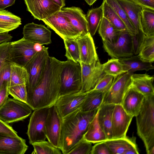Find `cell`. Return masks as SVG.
<instances>
[{"label": "cell", "mask_w": 154, "mask_h": 154, "mask_svg": "<svg viewBox=\"0 0 154 154\" xmlns=\"http://www.w3.org/2000/svg\"><path fill=\"white\" fill-rule=\"evenodd\" d=\"M86 16L89 32L93 36L98 29L103 17L102 4L99 7L89 10Z\"/></svg>", "instance_id": "33"}, {"label": "cell", "mask_w": 154, "mask_h": 154, "mask_svg": "<svg viewBox=\"0 0 154 154\" xmlns=\"http://www.w3.org/2000/svg\"><path fill=\"white\" fill-rule=\"evenodd\" d=\"M48 49V47L42 46V50L37 52L25 66L28 74L26 85L27 96L33 92L40 81L49 57Z\"/></svg>", "instance_id": "5"}, {"label": "cell", "mask_w": 154, "mask_h": 154, "mask_svg": "<svg viewBox=\"0 0 154 154\" xmlns=\"http://www.w3.org/2000/svg\"><path fill=\"white\" fill-rule=\"evenodd\" d=\"M113 9L125 25L128 31L132 35L136 34V31L123 9L117 0H104Z\"/></svg>", "instance_id": "38"}, {"label": "cell", "mask_w": 154, "mask_h": 154, "mask_svg": "<svg viewBox=\"0 0 154 154\" xmlns=\"http://www.w3.org/2000/svg\"><path fill=\"white\" fill-rule=\"evenodd\" d=\"M86 93L78 92L59 97L54 105L62 119L80 108Z\"/></svg>", "instance_id": "14"}, {"label": "cell", "mask_w": 154, "mask_h": 154, "mask_svg": "<svg viewBox=\"0 0 154 154\" xmlns=\"http://www.w3.org/2000/svg\"><path fill=\"white\" fill-rule=\"evenodd\" d=\"M61 11L79 31L80 36L85 35L89 32L86 15L81 8L74 6L63 7Z\"/></svg>", "instance_id": "20"}, {"label": "cell", "mask_w": 154, "mask_h": 154, "mask_svg": "<svg viewBox=\"0 0 154 154\" xmlns=\"http://www.w3.org/2000/svg\"><path fill=\"white\" fill-rule=\"evenodd\" d=\"M112 154H125L131 146L136 144L133 138L125 137L107 140L104 141Z\"/></svg>", "instance_id": "29"}, {"label": "cell", "mask_w": 154, "mask_h": 154, "mask_svg": "<svg viewBox=\"0 0 154 154\" xmlns=\"http://www.w3.org/2000/svg\"><path fill=\"white\" fill-rule=\"evenodd\" d=\"M49 108L37 109L32 113L26 132L30 144L45 140V124Z\"/></svg>", "instance_id": "7"}, {"label": "cell", "mask_w": 154, "mask_h": 154, "mask_svg": "<svg viewBox=\"0 0 154 154\" xmlns=\"http://www.w3.org/2000/svg\"><path fill=\"white\" fill-rule=\"evenodd\" d=\"M102 64L105 74L113 78L127 72L123 65L119 59L112 58Z\"/></svg>", "instance_id": "37"}, {"label": "cell", "mask_w": 154, "mask_h": 154, "mask_svg": "<svg viewBox=\"0 0 154 154\" xmlns=\"http://www.w3.org/2000/svg\"><path fill=\"white\" fill-rule=\"evenodd\" d=\"M153 76L147 74H134L131 75V86L144 96L154 95Z\"/></svg>", "instance_id": "23"}, {"label": "cell", "mask_w": 154, "mask_h": 154, "mask_svg": "<svg viewBox=\"0 0 154 154\" xmlns=\"http://www.w3.org/2000/svg\"><path fill=\"white\" fill-rule=\"evenodd\" d=\"M11 61L6 62L0 71V88L5 82L7 83L9 81L11 74Z\"/></svg>", "instance_id": "44"}, {"label": "cell", "mask_w": 154, "mask_h": 154, "mask_svg": "<svg viewBox=\"0 0 154 154\" xmlns=\"http://www.w3.org/2000/svg\"><path fill=\"white\" fill-rule=\"evenodd\" d=\"M82 87L80 63L69 60L62 61L59 97L78 93Z\"/></svg>", "instance_id": "4"}, {"label": "cell", "mask_w": 154, "mask_h": 154, "mask_svg": "<svg viewBox=\"0 0 154 154\" xmlns=\"http://www.w3.org/2000/svg\"><path fill=\"white\" fill-rule=\"evenodd\" d=\"M144 97L143 95L131 85L125 93L121 105L128 114L134 117L139 112Z\"/></svg>", "instance_id": "21"}, {"label": "cell", "mask_w": 154, "mask_h": 154, "mask_svg": "<svg viewBox=\"0 0 154 154\" xmlns=\"http://www.w3.org/2000/svg\"><path fill=\"white\" fill-rule=\"evenodd\" d=\"M76 39L79 47L80 63L91 65L99 60L92 36L89 32L78 36Z\"/></svg>", "instance_id": "18"}, {"label": "cell", "mask_w": 154, "mask_h": 154, "mask_svg": "<svg viewBox=\"0 0 154 154\" xmlns=\"http://www.w3.org/2000/svg\"><path fill=\"white\" fill-rule=\"evenodd\" d=\"M131 75L126 72L113 78L110 88L104 94L102 104L121 105L125 93L131 85Z\"/></svg>", "instance_id": "10"}, {"label": "cell", "mask_w": 154, "mask_h": 154, "mask_svg": "<svg viewBox=\"0 0 154 154\" xmlns=\"http://www.w3.org/2000/svg\"><path fill=\"white\" fill-rule=\"evenodd\" d=\"M76 38H66L63 39L66 50L65 56L68 60L80 63L79 49Z\"/></svg>", "instance_id": "36"}, {"label": "cell", "mask_w": 154, "mask_h": 154, "mask_svg": "<svg viewBox=\"0 0 154 154\" xmlns=\"http://www.w3.org/2000/svg\"><path fill=\"white\" fill-rule=\"evenodd\" d=\"M42 21L63 39L66 38H76L80 35L61 10Z\"/></svg>", "instance_id": "11"}, {"label": "cell", "mask_w": 154, "mask_h": 154, "mask_svg": "<svg viewBox=\"0 0 154 154\" xmlns=\"http://www.w3.org/2000/svg\"><path fill=\"white\" fill-rule=\"evenodd\" d=\"M117 1L125 11L134 27L137 33H139L141 31L139 27V17L143 8L131 0Z\"/></svg>", "instance_id": "25"}, {"label": "cell", "mask_w": 154, "mask_h": 154, "mask_svg": "<svg viewBox=\"0 0 154 154\" xmlns=\"http://www.w3.org/2000/svg\"><path fill=\"white\" fill-rule=\"evenodd\" d=\"M61 8L64 7L65 5V0H52Z\"/></svg>", "instance_id": "52"}, {"label": "cell", "mask_w": 154, "mask_h": 154, "mask_svg": "<svg viewBox=\"0 0 154 154\" xmlns=\"http://www.w3.org/2000/svg\"><path fill=\"white\" fill-rule=\"evenodd\" d=\"M140 29L147 36H154V10L143 8L139 17Z\"/></svg>", "instance_id": "26"}, {"label": "cell", "mask_w": 154, "mask_h": 154, "mask_svg": "<svg viewBox=\"0 0 154 154\" xmlns=\"http://www.w3.org/2000/svg\"><path fill=\"white\" fill-rule=\"evenodd\" d=\"M0 134L13 137L18 136L17 132L9 124H6L0 120Z\"/></svg>", "instance_id": "46"}, {"label": "cell", "mask_w": 154, "mask_h": 154, "mask_svg": "<svg viewBox=\"0 0 154 154\" xmlns=\"http://www.w3.org/2000/svg\"><path fill=\"white\" fill-rule=\"evenodd\" d=\"M92 147L91 143L83 138L67 154H91Z\"/></svg>", "instance_id": "41"}, {"label": "cell", "mask_w": 154, "mask_h": 154, "mask_svg": "<svg viewBox=\"0 0 154 154\" xmlns=\"http://www.w3.org/2000/svg\"><path fill=\"white\" fill-rule=\"evenodd\" d=\"M115 105L113 104H102L97 113L98 123L107 140L112 138V115Z\"/></svg>", "instance_id": "22"}, {"label": "cell", "mask_w": 154, "mask_h": 154, "mask_svg": "<svg viewBox=\"0 0 154 154\" xmlns=\"http://www.w3.org/2000/svg\"><path fill=\"white\" fill-rule=\"evenodd\" d=\"M104 94L94 89L86 93L80 110L83 112H88L98 109L102 105Z\"/></svg>", "instance_id": "30"}, {"label": "cell", "mask_w": 154, "mask_h": 154, "mask_svg": "<svg viewBox=\"0 0 154 154\" xmlns=\"http://www.w3.org/2000/svg\"><path fill=\"white\" fill-rule=\"evenodd\" d=\"M91 154H112L105 141L97 143L92 146Z\"/></svg>", "instance_id": "45"}, {"label": "cell", "mask_w": 154, "mask_h": 154, "mask_svg": "<svg viewBox=\"0 0 154 154\" xmlns=\"http://www.w3.org/2000/svg\"><path fill=\"white\" fill-rule=\"evenodd\" d=\"M98 109L83 112L79 109L62 119L59 149L63 154H67L83 138Z\"/></svg>", "instance_id": "2"}, {"label": "cell", "mask_w": 154, "mask_h": 154, "mask_svg": "<svg viewBox=\"0 0 154 154\" xmlns=\"http://www.w3.org/2000/svg\"><path fill=\"white\" fill-rule=\"evenodd\" d=\"M143 8L154 10V0H131Z\"/></svg>", "instance_id": "48"}, {"label": "cell", "mask_w": 154, "mask_h": 154, "mask_svg": "<svg viewBox=\"0 0 154 154\" xmlns=\"http://www.w3.org/2000/svg\"><path fill=\"white\" fill-rule=\"evenodd\" d=\"M86 3L90 6L92 5L97 0H84Z\"/></svg>", "instance_id": "54"}, {"label": "cell", "mask_w": 154, "mask_h": 154, "mask_svg": "<svg viewBox=\"0 0 154 154\" xmlns=\"http://www.w3.org/2000/svg\"><path fill=\"white\" fill-rule=\"evenodd\" d=\"M8 87L7 83L5 82L0 88V107L8 97Z\"/></svg>", "instance_id": "47"}, {"label": "cell", "mask_w": 154, "mask_h": 154, "mask_svg": "<svg viewBox=\"0 0 154 154\" xmlns=\"http://www.w3.org/2000/svg\"><path fill=\"white\" fill-rule=\"evenodd\" d=\"M23 38L41 45L51 43V31L44 25L33 22L26 24L23 27Z\"/></svg>", "instance_id": "17"}, {"label": "cell", "mask_w": 154, "mask_h": 154, "mask_svg": "<svg viewBox=\"0 0 154 154\" xmlns=\"http://www.w3.org/2000/svg\"><path fill=\"white\" fill-rule=\"evenodd\" d=\"M119 59L123 65L127 72L131 75L136 71L144 70L148 71L154 69L152 63L142 60L138 55Z\"/></svg>", "instance_id": "24"}, {"label": "cell", "mask_w": 154, "mask_h": 154, "mask_svg": "<svg viewBox=\"0 0 154 154\" xmlns=\"http://www.w3.org/2000/svg\"><path fill=\"white\" fill-rule=\"evenodd\" d=\"M62 61L49 56L40 81L27 96V104L34 110L50 107L59 97Z\"/></svg>", "instance_id": "1"}, {"label": "cell", "mask_w": 154, "mask_h": 154, "mask_svg": "<svg viewBox=\"0 0 154 154\" xmlns=\"http://www.w3.org/2000/svg\"><path fill=\"white\" fill-rule=\"evenodd\" d=\"M32 110L26 103L8 97L0 107V120L8 124L22 121L31 115Z\"/></svg>", "instance_id": "6"}, {"label": "cell", "mask_w": 154, "mask_h": 154, "mask_svg": "<svg viewBox=\"0 0 154 154\" xmlns=\"http://www.w3.org/2000/svg\"><path fill=\"white\" fill-rule=\"evenodd\" d=\"M83 138L93 143L103 142L107 140L97 121V114L91 122Z\"/></svg>", "instance_id": "28"}, {"label": "cell", "mask_w": 154, "mask_h": 154, "mask_svg": "<svg viewBox=\"0 0 154 154\" xmlns=\"http://www.w3.org/2000/svg\"><path fill=\"white\" fill-rule=\"evenodd\" d=\"M138 55L146 61L154 62V36H145Z\"/></svg>", "instance_id": "35"}, {"label": "cell", "mask_w": 154, "mask_h": 154, "mask_svg": "<svg viewBox=\"0 0 154 154\" xmlns=\"http://www.w3.org/2000/svg\"><path fill=\"white\" fill-rule=\"evenodd\" d=\"M16 0H0V10L13 5Z\"/></svg>", "instance_id": "49"}, {"label": "cell", "mask_w": 154, "mask_h": 154, "mask_svg": "<svg viewBox=\"0 0 154 154\" xmlns=\"http://www.w3.org/2000/svg\"><path fill=\"white\" fill-rule=\"evenodd\" d=\"M27 10L34 19H46L61 10L62 8L52 0H24Z\"/></svg>", "instance_id": "13"}, {"label": "cell", "mask_w": 154, "mask_h": 154, "mask_svg": "<svg viewBox=\"0 0 154 154\" xmlns=\"http://www.w3.org/2000/svg\"><path fill=\"white\" fill-rule=\"evenodd\" d=\"M12 37L8 32L0 33V44L4 42H10Z\"/></svg>", "instance_id": "50"}, {"label": "cell", "mask_w": 154, "mask_h": 154, "mask_svg": "<svg viewBox=\"0 0 154 154\" xmlns=\"http://www.w3.org/2000/svg\"><path fill=\"white\" fill-rule=\"evenodd\" d=\"M103 17L106 18L118 31L128 30L126 27L113 9L103 0L102 3Z\"/></svg>", "instance_id": "34"}, {"label": "cell", "mask_w": 154, "mask_h": 154, "mask_svg": "<svg viewBox=\"0 0 154 154\" xmlns=\"http://www.w3.org/2000/svg\"><path fill=\"white\" fill-rule=\"evenodd\" d=\"M82 87L79 92L86 93L94 89L100 79L105 74L103 64L99 60L91 65L80 63Z\"/></svg>", "instance_id": "12"}, {"label": "cell", "mask_w": 154, "mask_h": 154, "mask_svg": "<svg viewBox=\"0 0 154 154\" xmlns=\"http://www.w3.org/2000/svg\"><path fill=\"white\" fill-rule=\"evenodd\" d=\"M113 79L112 76L105 74L99 81L94 90L104 93L110 88Z\"/></svg>", "instance_id": "42"}, {"label": "cell", "mask_w": 154, "mask_h": 154, "mask_svg": "<svg viewBox=\"0 0 154 154\" xmlns=\"http://www.w3.org/2000/svg\"><path fill=\"white\" fill-rule=\"evenodd\" d=\"M133 117L125 111L121 104L115 105L112 115V139L126 137Z\"/></svg>", "instance_id": "16"}, {"label": "cell", "mask_w": 154, "mask_h": 154, "mask_svg": "<svg viewBox=\"0 0 154 154\" xmlns=\"http://www.w3.org/2000/svg\"><path fill=\"white\" fill-rule=\"evenodd\" d=\"M34 48L35 50L37 52H38L42 50V46L39 44L35 43L34 46Z\"/></svg>", "instance_id": "53"}, {"label": "cell", "mask_w": 154, "mask_h": 154, "mask_svg": "<svg viewBox=\"0 0 154 154\" xmlns=\"http://www.w3.org/2000/svg\"><path fill=\"white\" fill-rule=\"evenodd\" d=\"M33 148L32 154H61L62 152L59 148L54 146L50 142L45 140L34 143L32 144Z\"/></svg>", "instance_id": "39"}, {"label": "cell", "mask_w": 154, "mask_h": 154, "mask_svg": "<svg viewBox=\"0 0 154 154\" xmlns=\"http://www.w3.org/2000/svg\"><path fill=\"white\" fill-rule=\"evenodd\" d=\"M103 45L105 51L112 58H124L134 55L132 35L128 30L121 32L114 43L103 42Z\"/></svg>", "instance_id": "8"}, {"label": "cell", "mask_w": 154, "mask_h": 154, "mask_svg": "<svg viewBox=\"0 0 154 154\" xmlns=\"http://www.w3.org/2000/svg\"><path fill=\"white\" fill-rule=\"evenodd\" d=\"M8 92L16 99L27 104V93L25 84H21L8 87Z\"/></svg>", "instance_id": "40"}, {"label": "cell", "mask_w": 154, "mask_h": 154, "mask_svg": "<svg viewBox=\"0 0 154 154\" xmlns=\"http://www.w3.org/2000/svg\"><path fill=\"white\" fill-rule=\"evenodd\" d=\"M121 32L117 30L108 20L103 17L99 26L98 32L103 42L114 43Z\"/></svg>", "instance_id": "31"}, {"label": "cell", "mask_w": 154, "mask_h": 154, "mask_svg": "<svg viewBox=\"0 0 154 154\" xmlns=\"http://www.w3.org/2000/svg\"><path fill=\"white\" fill-rule=\"evenodd\" d=\"M21 24V18L6 10H0V33L8 32Z\"/></svg>", "instance_id": "27"}, {"label": "cell", "mask_w": 154, "mask_h": 154, "mask_svg": "<svg viewBox=\"0 0 154 154\" xmlns=\"http://www.w3.org/2000/svg\"><path fill=\"white\" fill-rule=\"evenodd\" d=\"M61 120L54 105L50 107L45 124V135L48 141L59 149Z\"/></svg>", "instance_id": "15"}, {"label": "cell", "mask_w": 154, "mask_h": 154, "mask_svg": "<svg viewBox=\"0 0 154 154\" xmlns=\"http://www.w3.org/2000/svg\"><path fill=\"white\" fill-rule=\"evenodd\" d=\"M28 148L26 140L18 136L0 134V154H24Z\"/></svg>", "instance_id": "19"}, {"label": "cell", "mask_w": 154, "mask_h": 154, "mask_svg": "<svg viewBox=\"0 0 154 154\" xmlns=\"http://www.w3.org/2000/svg\"><path fill=\"white\" fill-rule=\"evenodd\" d=\"M10 43V42H8L0 44V71L6 62L11 61L9 51Z\"/></svg>", "instance_id": "43"}, {"label": "cell", "mask_w": 154, "mask_h": 154, "mask_svg": "<svg viewBox=\"0 0 154 154\" xmlns=\"http://www.w3.org/2000/svg\"><path fill=\"white\" fill-rule=\"evenodd\" d=\"M136 117L137 133L146 153H154V95L145 96Z\"/></svg>", "instance_id": "3"}, {"label": "cell", "mask_w": 154, "mask_h": 154, "mask_svg": "<svg viewBox=\"0 0 154 154\" xmlns=\"http://www.w3.org/2000/svg\"><path fill=\"white\" fill-rule=\"evenodd\" d=\"M35 44L23 37L10 42L9 51L11 62L25 67L37 52L34 48Z\"/></svg>", "instance_id": "9"}, {"label": "cell", "mask_w": 154, "mask_h": 154, "mask_svg": "<svg viewBox=\"0 0 154 154\" xmlns=\"http://www.w3.org/2000/svg\"><path fill=\"white\" fill-rule=\"evenodd\" d=\"M11 74L8 87L27 83L28 74L26 68L13 62L11 63Z\"/></svg>", "instance_id": "32"}, {"label": "cell", "mask_w": 154, "mask_h": 154, "mask_svg": "<svg viewBox=\"0 0 154 154\" xmlns=\"http://www.w3.org/2000/svg\"><path fill=\"white\" fill-rule=\"evenodd\" d=\"M139 152L136 144L130 147L125 152V154H138Z\"/></svg>", "instance_id": "51"}]
</instances>
